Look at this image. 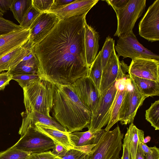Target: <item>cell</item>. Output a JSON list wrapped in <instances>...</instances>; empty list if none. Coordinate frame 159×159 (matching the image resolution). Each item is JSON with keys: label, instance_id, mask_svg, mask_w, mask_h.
Instances as JSON below:
<instances>
[{"label": "cell", "instance_id": "6da1fadb", "mask_svg": "<svg viewBox=\"0 0 159 159\" xmlns=\"http://www.w3.org/2000/svg\"><path fill=\"white\" fill-rule=\"evenodd\" d=\"M86 14L61 20L46 37L34 45L40 78L63 85L88 76L84 46Z\"/></svg>", "mask_w": 159, "mask_h": 159}, {"label": "cell", "instance_id": "7a4b0ae2", "mask_svg": "<svg viewBox=\"0 0 159 159\" xmlns=\"http://www.w3.org/2000/svg\"><path fill=\"white\" fill-rule=\"evenodd\" d=\"M52 114L68 132L88 127L92 114L74 91L71 85L54 84Z\"/></svg>", "mask_w": 159, "mask_h": 159}, {"label": "cell", "instance_id": "3957f363", "mask_svg": "<svg viewBox=\"0 0 159 159\" xmlns=\"http://www.w3.org/2000/svg\"><path fill=\"white\" fill-rule=\"evenodd\" d=\"M27 112L36 111L49 117L54 98V84L40 78L23 89Z\"/></svg>", "mask_w": 159, "mask_h": 159}, {"label": "cell", "instance_id": "277c9868", "mask_svg": "<svg viewBox=\"0 0 159 159\" xmlns=\"http://www.w3.org/2000/svg\"><path fill=\"white\" fill-rule=\"evenodd\" d=\"M123 136L119 126L112 130L105 131L87 159H119Z\"/></svg>", "mask_w": 159, "mask_h": 159}, {"label": "cell", "instance_id": "5b68a950", "mask_svg": "<svg viewBox=\"0 0 159 159\" xmlns=\"http://www.w3.org/2000/svg\"><path fill=\"white\" fill-rule=\"evenodd\" d=\"M146 1V0H129L124 7L115 11L117 26L114 36L122 37L133 31L136 21L144 11Z\"/></svg>", "mask_w": 159, "mask_h": 159}, {"label": "cell", "instance_id": "8992f818", "mask_svg": "<svg viewBox=\"0 0 159 159\" xmlns=\"http://www.w3.org/2000/svg\"><path fill=\"white\" fill-rule=\"evenodd\" d=\"M56 144L51 138L37 130L34 126L30 125L23 136L13 146L31 154L47 151L52 149Z\"/></svg>", "mask_w": 159, "mask_h": 159}, {"label": "cell", "instance_id": "52a82bcc", "mask_svg": "<svg viewBox=\"0 0 159 159\" xmlns=\"http://www.w3.org/2000/svg\"><path fill=\"white\" fill-rule=\"evenodd\" d=\"M117 91L115 82L101 94L98 106L88 127V130L95 133L107 124Z\"/></svg>", "mask_w": 159, "mask_h": 159}, {"label": "cell", "instance_id": "ba28073f", "mask_svg": "<svg viewBox=\"0 0 159 159\" xmlns=\"http://www.w3.org/2000/svg\"><path fill=\"white\" fill-rule=\"evenodd\" d=\"M115 48L118 57L123 59L129 57L143 58L159 60V56L143 47L138 41L133 31L126 35L119 38Z\"/></svg>", "mask_w": 159, "mask_h": 159}, {"label": "cell", "instance_id": "9c48e42d", "mask_svg": "<svg viewBox=\"0 0 159 159\" xmlns=\"http://www.w3.org/2000/svg\"><path fill=\"white\" fill-rule=\"evenodd\" d=\"M130 81L132 86L127 89L119 111V120L122 125L133 123L138 109L147 98L140 92L132 81Z\"/></svg>", "mask_w": 159, "mask_h": 159}, {"label": "cell", "instance_id": "30bf717a", "mask_svg": "<svg viewBox=\"0 0 159 159\" xmlns=\"http://www.w3.org/2000/svg\"><path fill=\"white\" fill-rule=\"evenodd\" d=\"M71 85L81 101L93 115L101 96L99 91L93 81L88 76H86L78 79Z\"/></svg>", "mask_w": 159, "mask_h": 159}, {"label": "cell", "instance_id": "8fae6325", "mask_svg": "<svg viewBox=\"0 0 159 159\" xmlns=\"http://www.w3.org/2000/svg\"><path fill=\"white\" fill-rule=\"evenodd\" d=\"M139 34L152 42L159 40V0L148 7L139 25Z\"/></svg>", "mask_w": 159, "mask_h": 159}, {"label": "cell", "instance_id": "7c38bea8", "mask_svg": "<svg viewBox=\"0 0 159 159\" xmlns=\"http://www.w3.org/2000/svg\"><path fill=\"white\" fill-rule=\"evenodd\" d=\"M127 64L123 61H120L114 49L109 60L102 70L100 92L101 94L116 80L127 77L125 74L128 71Z\"/></svg>", "mask_w": 159, "mask_h": 159}, {"label": "cell", "instance_id": "4fadbf2b", "mask_svg": "<svg viewBox=\"0 0 159 159\" xmlns=\"http://www.w3.org/2000/svg\"><path fill=\"white\" fill-rule=\"evenodd\" d=\"M60 20L54 13L49 12L41 13L30 28L29 40L34 45L39 43L49 34Z\"/></svg>", "mask_w": 159, "mask_h": 159}, {"label": "cell", "instance_id": "5bb4252c", "mask_svg": "<svg viewBox=\"0 0 159 159\" xmlns=\"http://www.w3.org/2000/svg\"><path fill=\"white\" fill-rule=\"evenodd\" d=\"M128 72L129 76L159 82V60L134 58L128 66Z\"/></svg>", "mask_w": 159, "mask_h": 159}, {"label": "cell", "instance_id": "9a60e30c", "mask_svg": "<svg viewBox=\"0 0 159 159\" xmlns=\"http://www.w3.org/2000/svg\"><path fill=\"white\" fill-rule=\"evenodd\" d=\"M98 0H75L65 6L52 10L49 12L55 14L60 20L87 14Z\"/></svg>", "mask_w": 159, "mask_h": 159}, {"label": "cell", "instance_id": "2e32d148", "mask_svg": "<svg viewBox=\"0 0 159 159\" xmlns=\"http://www.w3.org/2000/svg\"><path fill=\"white\" fill-rule=\"evenodd\" d=\"M30 35L29 29L16 30L0 37V58L23 46L29 40Z\"/></svg>", "mask_w": 159, "mask_h": 159}, {"label": "cell", "instance_id": "e0dca14e", "mask_svg": "<svg viewBox=\"0 0 159 159\" xmlns=\"http://www.w3.org/2000/svg\"><path fill=\"white\" fill-rule=\"evenodd\" d=\"M98 33L87 23L84 24V46L86 62L89 68L95 60L99 49Z\"/></svg>", "mask_w": 159, "mask_h": 159}, {"label": "cell", "instance_id": "ac0fdd59", "mask_svg": "<svg viewBox=\"0 0 159 159\" xmlns=\"http://www.w3.org/2000/svg\"><path fill=\"white\" fill-rule=\"evenodd\" d=\"M21 115L22 121L19 131V133L23 132L29 125L33 126L37 122L52 126L65 133L68 132L52 117H49L36 111L27 112L25 111L21 112Z\"/></svg>", "mask_w": 159, "mask_h": 159}, {"label": "cell", "instance_id": "d6986e66", "mask_svg": "<svg viewBox=\"0 0 159 159\" xmlns=\"http://www.w3.org/2000/svg\"><path fill=\"white\" fill-rule=\"evenodd\" d=\"M33 45L20 61L13 68L8 71L11 75L16 74H38L39 65L33 50Z\"/></svg>", "mask_w": 159, "mask_h": 159}, {"label": "cell", "instance_id": "ffe728a7", "mask_svg": "<svg viewBox=\"0 0 159 159\" xmlns=\"http://www.w3.org/2000/svg\"><path fill=\"white\" fill-rule=\"evenodd\" d=\"M105 131L104 129H102L95 133L89 130L84 132H68V136L71 144L74 148L82 147L96 144Z\"/></svg>", "mask_w": 159, "mask_h": 159}, {"label": "cell", "instance_id": "44dd1931", "mask_svg": "<svg viewBox=\"0 0 159 159\" xmlns=\"http://www.w3.org/2000/svg\"><path fill=\"white\" fill-rule=\"evenodd\" d=\"M33 126L37 130L51 138L56 144H60L68 149L74 148L69 140L68 132L65 133L52 126L38 122Z\"/></svg>", "mask_w": 159, "mask_h": 159}, {"label": "cell", "instance_id": "7402d4cb", "mask_svg": "<svg viewBox=\"0 0 159 159\" xmlns=\"http://www.w3.org/2000/svg\"><path fill=\"white\" fill-rule=\"evenodd\" d=\"M140 92L147 98L159 96V82L129 75Z\"/></svg>", "mask_w": 159, "mask_h": 159}, {"label": "cell", "instance_id": "603a6c76", "mask_svg": "<svg viewBox=\"0 0 159 159\" xmlns=\"http://www.w3.org/2000/svg\"><path fill=\"white\" fill-rule=\"evenodd\" d=\"M131 86L130 83L123 89H117V91L112 106L110 120L104 129L105 131H109L114 125L119 121V113L122 101L127 89Z\"/></svg>", "mask_w": 159, "mask_h": 159}, {"label": "cell", "instance_id": "cb8c5ba5", "mask_svg": "<svg viewBox=\"0 0 159 159\" xmlns=\"http://www.w3.org/2000/svg\"><path fill=\"white\" fill-rule=\"evenodd\" d=\"M32 5V0H13L10 8L14 18L20 24L29 9Z\"/></svg>", "mask_w": 159, "mask_h": 159}, {"label": "cell", "instance_id": "d4e9b609", "mask_svg": "<svg viewBox=\"0 0 159 159\" xmlns=\"http://www.w3.org/2000/svg\"><path fill=\"white\" fill-rule=\"evenodd\" d=\"M102 72L100 51L90 67L88 74V76L93 81L99 91Z\"/></svg>", "mask_w": 159, "mask_h": 159}, {"label": "cell", "instance_id": "484cf974", "mask_svg": "<svg viewBox=\"0 0 159 159\" xmlns=\"http://www.w3.org/2000/svg\"><path fill=\"white\" fill-rule=\"evenodd\" d=\"M138 129L133 123H130L127 132L128 134L129 149L130 159H136L138 146Z\"/></svg>", "mask_w": 159, "mask_h": 159}, {"label": "cell", "instance_id": "4316f807", "mask_svg": "<svg viewBox=\"0 0 159 159\" xmlns=\"http://www.w3.org/2000/svg\"><path fill=\"white\" fill-rule=\"evenodd\" d=\"M146 120L149 122L156 130L159 129V100L152 103L146 111Z\"/></svg>", "mask_w": 159, "mask_h": 159}, {"label": "cell", "instance_id": "83f0119b", "mask_svg": "<svg viewBox=\"0 0 159 159\" xmlns=\"http://www.w3.org/2000/svg\"><path fill=\"white\" fill-rule=\"evenodd\" d=\"M24 45L12 50L0 58V73L9 70L12 63L20 54Z\"/></svg>", "mask_w": 159, "mask_h": 159}, {"label": "cell", "instance_id": "f1b7e54d", "mask_svg": "<svg viewBox=\"0 0 159 159\" xmlns=\"http://www.w3.org/2000/svg\"><path fill=\"white\" fill-rule=\"evenodd\" d=\"M115 40L108 36L105 39L101 51V62L102 70L105 67L113 49Z\"/></svg>", "mask_w": 159, "mask_h": 159}, {"label": "cell", "instance_id": "f546056e", "mask_svg": "<svg viewBox=\"0 0 159 159\" xmlns=\"http://www.w3.org/2000/svg\"><path fill=\"white\" fill-rule=\"evenodd\" d=\"M30 154L13 146L0 152V159H26Z\"/></svg>", "mask_w": 159, "mask_h": 159}, {"label": "cell", "instance_id": "4dcf8cb0", "mask_svg": "<svg viewBox=\"0 0 159 159\" xmlns=\"http://www.w3.org/2000/svg\"><path fill=\"white\" fill-rule=\"evenodd\" d=\"M40 14L32 5L24 15L20 26L23 29H29Z\"/></svg>", "mask_w": 159, "mask_h": 159}, {"label": "cell", "instance_id": "1f68e13d", "mask_svg": "<svg viewBox=\"0 0 159 159\" xmlns=\"http://www.w3.org/2000/svg\"><path fill=\"white\" fill-rule=\"evenodd\" d=\"M23 29L19 25L0 15V37L12 32Z\"/></svg>", "mask_w": 159, "mask_h": 159}, {"label": "cell", "instance_id": "d6a6232c", "mask_svg": "<svg viewBox=\"0 0 159 159\" xmlns=\"http://www.w3.org/2000/svg\"><path fill=\"white\" fill-rule=\"evenodd\" d=\"M39 78L38 74H22L12 75V80L16 81L22 89Z\"/></svg>", "mask_w": 159, "mask_h": 159}, {"label": "cell", "instance_id": "836d02e7", "mask_svg": "<svg viewBox=\"0 0 159 159\" xmlns=\"http://www.w3.org/2000/svg\"><path fill=\"white\" fill-rule=\"evenodd\" d=\"M54 0H32V6L40 13L49 11Z\"/></svg>", "mask_w": 159, "mask_h": 159}, {"label": "cell", "instance_id": "e575fe53", "mask_svg": "<svg viewBox=\"0 0 159 159\" xmlns=\"http://www.w3.org/2000/svg\"><path fill=\"white\" fill-rule=\"evenodd\" d=\"M89 153L74 148L69 149L62 157L54 159H87Z\"/></svg>", "mask_w": 159, "mask_h": 159}, {"label": "cell", "instance_id": "d590c367", "mask_svg": "<svg viewBox=\"0 0 159 159\" xmlns=\"http://www.w3.org/2000/svg\"><path fill=\"white\" fill-rule=\"evenodd\" d=\"M138 147L144 152L152 153L157 148L156 146L149 147L143 142L144 132L141 129L138 130Z\"/></svg>", "mask_w": 159, "mask_h": 159}, {"label": "cell", "instance_id": "8d00e7d4", "mask_svg": "<svg viewBox=\"0 0 159 159\" xmlns=\"http://www.w3.org/2000/svg\"><path fill=\"white\" fill-rule=\"evenodd\" d=\"M136 159H159V148L150 154L144 152L138 146Z\"/></svg>", "mask_w": 159, "mask_h": 159}, {"label": "cell", "instance_id": "74e56055", "mask_svg": "<svg viewBox=\"0 0 159 159\" xmlns=\"http://www.w3.org/2000/svg\"><path fill=\"white\" fill-rule=\"evenodd\" d=\"M60 158L54 155L51 151L32 153L30 154L26 159H54Z\"/></svg>", "mask_w": 159, "mask_h": 159}, {"label": "cell", "instance_id": "f35d334b", "mask_svg": "<svg viewBox=\"0 0 159 159\" xmlns=\"http://www.w3.org/2000/svg\"><path fill=\"white\" fill-rule=\"evenodd\" d=\"M12 80V75L8 71L0 74V91L4 89L6 86L9 84Z\"/></svg>", "mask_w": 159, "mask_h": 159}, {"label": "cell", "instance_id": "ab89813d", "mask_svg": "<svg viewBox=\"0 0 159 159\" xmlns=\"http://www.w3.org/2000/svg\"><path fill=\"white\" fill-rule=\"evenodd\" d=\"M129 0H107L105 1L111 6L115 11L124 7Z\"/></svg>", "mask_w": 159, "mask_h": 159}, {"label": "cell", "instance_id": "60d3db41", "mask_svg": "<svg viewBox=\"0 0 159 159\" xmlns=\"http://www.w3.org/2000/svg\"><path fill=\"white\" fill-rule=\"evenodd\" d=\"M69 149L58 144H56L51 153L57 157L61 158L67 153Z\"/></svg>", "mask_w": 159, "mask_h": 159}, {"label": "cell", "instance_id": "b9f144b4", "mask_svg": "<svg viewBox=\"0 0 159 159\" xmlns=\"http://www.w3.org/2000/svg\"><path fill=\"white\" fill-rule=\"evenodd\" d=\"M123 149L122 159H130V153L129 149L128 134L127 131L123 139V143L122 144Z\"/></svg>", "mask_w": 159, "mask_h": 159}, {"label": "cell", "instance_id": "7bdbcfd3", "mask_svg": "<svg viewBox=\"0 0 159 159\" xmlns=\"http://www.w3.org/2000/svg\"><path fill=\"white\" fill-rule=\"evenodd\" d=\"M13 0H0V15L2 16L9 9Z\"/></svg>", "mask_w": 159, "mask_h": 159}, {"label": "cell", "instance_id": "ee69618b", "mask_svg": "<svg viewBox=\"0 0 159 159\" xmlns=\"http://www.w3.org/2000/svg\"><path fill=\"white\" fill-rule=\"evenodd\" d=\"M75 0H54L52 7L50 10L67 5L74 2Z\"/></svg>", "mask_w": 159, "mask_h": 159}, {"label": "cell", "instance_id": "f6af8a7d", "mask_svg": "<svg viewBox=\"0 0 159 159\" xmlns=\"http://www.w3.org/2000/svg\"><path fill=\"white\" fill-rule=\"evenodd\" d=\"M151 138L150 136H148L145 137V138L143 139V142L145 144L146 143L149 142L150 140H151Z\"/></svg>", "mask_w": 159, "mask_h": 159}, {"label": "cell", "instance_id": "bcb514c9", "mask_svg": "<svg viewBox=\"0 0 159 159\" xmlns=\"http://www.w3.org/2000/svg\"><path fill=\"white\" fill-rule=\"evenodd\" d=\"M119 159H122V157H121L120 158H119Z\"/></svg>", "mask_w": 159, "mask_h": 159}, {"label": "cell", "instance_id": "7dc6e473", "mask_svg": "<svg viewBox=\"0 0 159 159\" xmlns=\"http://www.w3.org/2000/svg\"></svg>", "mask_w": 159, "mask_h": 159}]
</instances>
